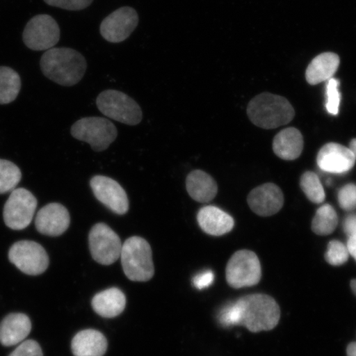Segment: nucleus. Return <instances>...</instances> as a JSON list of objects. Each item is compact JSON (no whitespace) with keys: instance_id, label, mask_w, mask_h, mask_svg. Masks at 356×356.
<instances>
[{"instance_id":"obj_8","label":"nucleus","mask_w":356,"mask_h":356,"mask_svg":"<svg viewBox=\"0 0 356 356\" xmlns=\"http://www.w3.org/2000/svg\"><path fill=\"white\" fill-rule=\"evenodd\" d=\"M59 24L51 15H39L26 24L22 40L25 46L33 51H48L59 42Z\"/></svg>"},{"instance_id":"obj_10","label":"nucleus","mask_w":356,"mask_h":356,"mask_svg":"<svg viewBox=\"0 0 356 356\" xmlns=\"http://www.w3.org/2000/svg\"><path fill=\"white\" fill-rule=\"evenodd\" d=\"M38 200L29 191L17 188L12 191L3 209L6 225L13 230H22L32 222Z\"/></svg>"},{"instance_id":"obj_13","label":"nucleus","mask_w":356,"mask_h":356,"mask_svg":"<svg viewBox=\"0 0 356 356\" xmlns=\"http://www.w3.org/2000/svg\"><path fill=\"white\" fill-rule=\"evenodd\" d=\"M90 186L95 197L110 211L120 216L128 212L130 203L127 194L117 181L97 175L92 177Z\"/></svg>"},{"instance_id":"obj_38","label":"nucleus","mask_w":356,"mask_h":356,"mask_svg":"<svg viewBox=\"0 0 356 356\" xmlns=\"http://www.w3.org/2000/svg\"><path fill=\"white\" fill-rule=\"evenodd\" d=\"M349 149L354 154L355 159L356 160V138L350 142Z\"/></svg>"},{"instance_id":"obj_5","label":"nucleus","mask_w":356,"mask_h":356,"mask_svg":"<svg viewBox=\"0 0 356 356\" xmlns=\"http://www.w3.org/2000/svg\"><path fill=\"white\" fill-rule=\"evenodd\" d=\"M96 104L106 117L129 126H136L143 118L139 104L121 91L108 89L102 92L97 97Z\"/></svg>"},{"instance_id":"obj_1","label":"nucleus","mask_w":356,"mask_h":356,"mask_svg":"<svg viewBox=\"0 0 356 356\" xmlns=\"http://www.w3.org/2000/svg\"><path fill=\"white\" fill-rule=\"evenodd\" d=\"M43 74L61 86H76L87 70V61L74 49L53 47L44 53L40 60Z\"/></svg>"},{"instance_id":"obj_23","label":"nucleus","mask_w":356,"mask_h":356,"mask_svg":"<svg viewBox=\"0 0 356 356\" xmlns=\"http://www.w3.org/2000/svg\"><path fill=\"white\" fill-rule=\"evenodd\" d=\"M304 149V138L296 128H286L279 132L273 140V151L279 158L295 160L300 157Z\"/></svg>"},{"instance_id":"obj_29","label":"nucleus","mask_w":356,"mask_h":356,"mask_svg":"<svg viewBox=\"0 0 356 356\" xmlns=\"http://www.w3.org/2000/svg\"><path fill=\"white\" fill-rule=\"evenodd\" d=\"M350 253L345 244L337 240H332L328 243L325 259L332 266H341L348 261Z\"/></svg>"},{"instance_id":"obj_14","label":"nucleus","mask_w":356,"mask_h":356,"mask_svg":"<svg viewBox=\"0 0 356 356\" xmlns=\"http://www.w3.org/2000/svg\"><path fill=\"white\" fill-rule=\"evenodd\" d=\"M70 225V213L59 203H51L42 207L35 220L38 232L51 237L63 234L69 229Z\"/></svg>"},{"instance_id":"obj_12","label":"nucleus","mask_w":356,"mask_h":356,"mask_svg":"<svg viewBox=\"0 0 356 356\" xmlns=\"http://www.w3.org/2000/svg\"><path fill=\"white\" fill-rule=\"evenodd\" d=\"M139 24V15L135 8H118L101 22L100 33L106 42L120 43L130 37Z\"/></svg>"},{"instance_id":"obj_31","label":"nucleus","mask_w":356,"mask_h":356,"mask_svg":"<svg viewBox=\"0 0 356 356\" xmlns=\"http://www.w3.org/2000/svg\"><path fill=\"white\" fill-rule=\"evenodd\" d=\"M338 202L340 207L346 211H351L356 208V185L350 184L342 188L338 193Z\"/></svg>"},{"instance_id":"obj_3","label":"nucleus","mask_w":356,"mask_h":356,"mask_svg":"<svg viewBox=\"0 0 356 356\" xmlns=\"http://www.w3.org/2000/svg\"><path fill=\"white\" fill-rule=\"evenodd\" d=\"M243 312L242 326L252 332L269 331L279 323L277 302L268 296L255 293L238 300Z\"/></svg>"},{"instance_id":"obj_7","label":"nucleus","mask_w":356,"mask_h":356,"mask_svg":"<svg viewBox=\"0 0 356 356\" xmlns=\"http://www.w3.org/2000/svg\"><path fill=\"white\" fill-rule=\"evenodd\" d=\"M261 277L260 261L252 251L236 252L227 264V282L234 289L255 286L259 283Z\"/></svg>"},{"instance_id":"obj_36","label":"nucleus","mask_w":356,"mask_h":356,"mask_svg":"<svg viewBox=\"0 0 356 356\" xmlns=\"http://www.w3.org/2000/svg\"><path fill=\"white\" fill-rule=\"evenodd\" d=\"M346 247L348 248L350 255L353 256L356 261V235L348 238Z\"/></svg>"},{"instance_id":"obj_9","label":"nucleus","mask_w":356,"mask_h":356,"mask_svg":"<svg viewBox=\"0 0 356 356\" xmlns=\"http://www.w3.org/2000/svg\"><path fill=\"white\" fill-rule=\"evenodd\" d=\"M88 243L92 257L97 264L109 266L121 257V238L104 222L92 227L88 234Z\"/></svg>"},{"instance_id":"obj_4","label":"nucleus","mask_w":356,"mask_h":356,"mask_svg":"<svg viewBox=\"0 0 356 356\" xmlns=\"http://www.w3.org/2000/svg\"><path fill=\"white\" fill-rule=\"evenodd\" d=\"M152 257V249L145 238H129L122 244L120 257L124 275L132 282H149L154 275Z\"/></svg>"},{"instance_id":"obj_20","label":"nucleus","mask_w":356,"mask_h":356,"mask_svg":"<svg viewBox=\"0 0 356 356\" xmlns=\"http://www.w3.org/2000/svg\"><path fill=\"white\" fill-rule=\"evenodd\" d=\"M340 65V57L336 53L324 52L316 56L306 70L305 78L310 86H317L334 76Z\"/></svg>"},{"instance_id":"obj_17","label":"nucleus","mask_w":356,"mask_h":356,"mask_svg":"<svg viewBox=\"0 0 356 356\" xmlns=\"http://www.w3.org/2000/svg\"><path fill=\"white\" fill-rule=\"evenodd\" d=\"M197 221L203 232L212 236H222L230 232L234 226V220L229 213L220 208L207 206L198 212Z\"/></svg>"},{"instance_id":"obj_30","label":"nucleus","mask_w":356,"mask_h":356,"mask_svg":"<svg viewBox=\"0 0 356 356\" xmlns=\"http://www.w3.org/2000/svg\"><path fill=\"white\" fill-rule=\"evenodd\" d=\"M339 81L336 79H330L328 80L327 86V104L326 108L329 113L337 115L339 111L341 102V93L338 90L339 87Z\"/></svg>"},{"instance_id":"obj_35","label":"nucleus","mask_w":356,"mask_h":356,"mask_svg":"<svg viewBox=\"0 0 356 356\" xmlns=\"http://www.w3.org/2000/svg\"><path fill=\"white\" fill-rule=\"evenodd\" d=\"M343 229L348 238L356 235V215H351L346 217L344 221Z\"/></svg>"},{"instance_id":"obj_6","label":"nucleus","mask_w":356,"mask_h":356,"mask_svg":"<svg viewBox=\"0 0 356 356\" xmlns=\"http://www.w3.org/2000/svg\"><path fill=\"white\" fill-rule=\"evenodd\" d=\"M118 129L109 120L91 117L79 120L71 127V135L90 145L95 152L108 148L118 137Z\"/></svg>"},{"instance_id":"obj_21","label":"nucleus","mask_w":356,"mask_h":356,"mask_svg":"<svg viewBox=\"0 0 356 356\" xmlns=\"http://www.w3.org/2000/svg\"><path fill=\"white\" fill-rule=\"evenodd\" d=\"M127 305V298L118 288L105 289L93 297L92 307L104 318H115L122 313Z\"/></svg>"},{"instance_id":"obj_26","label":"nucleus","mask_w":356,"mask_h":356,"mask_svg":"<svg viewBox=\"0 0 356 356\" xmlns=\"http://www.w3.org/2000/svg\"><path fill=\"white\" fill-rule=\"evenodd\" d=\"M21 178L19 167L8 160L0 159V194L15 190Z\"/></svg>"},{"instance_id":"obj_28","label":"nucleus","mask_w":356,"mask_h":356,"mask_svg":"<svg viewBox=\"0 0 356 356\" xmlns=\"http://www.w3.org/2000/svg\"><path fill=\"white\" fill-rule=\"evenodd\" d=\"M218 318L220 323L226 327L236 326V325L242 326L243 312L239 301L225 305L220 310Z\"/></svg>"},{"instance_id":"obj_27","label":"nucleus","mask_w":356,"mask_h":356,"mask_svg":"<svg viewBox=\"0 0 356 356\" xmlns=\"http://www.w3.org/2000/svg\"><path fill=\"white\" fill-rule=\"evenodd\" d=\"M300 186L306 197L314 204H321L325 200V191L321 181L316 173L306 172L302 175Z\"/></svg>"},{"instance_id":"obj_22","label":"nucleus","mask_w":356,"mask_h":356,"mask_svg":"<svg viewBox=\"0 0 356 356\" xmlns=\"http://www.w3.org/2000/svg\"><path fill=\"white\" fill-rule=\"evenodd\" d=\"M186 191L200 203H208L216 197L218 186L213 178L202 170L191 172L186 180Z\"/></svg>"},{"instance_id":"obj_2","label":"nucleus","mask_w":356,"mask_h":356,"mask_svg":"<svg viewBox=\"0 0 356 356\" xmlns=\"http://www.w3.org/2000/svg\"><path fill=\"white\" fill-rule=\"evenodd\" d=\"M247 113L255 126L266 130L284 126L295 118L296 111L286 97L264 92L249 102Z\"/></svg>"},{"instance_id":"obj_32","label":"nucleus","mask_w":356,"mask_h":356,"mask_svg":"<svg viewBox=\"0 0 356 356\" xmlns=\"http://www.w3.org/2000/svg\"><path fill=\"white\" fill-rule=\"evenodd\" d=\"M95 0H44V2L51 7L62 8L69 11H80L86 10L91 6Z\"/></svg>"},{"instance_id":"obj_19","label":"nucleus","mask_w":356,"mask_h":356,"mask_svg":"<svg viewBox=\"0 0 356 356\" xmlns=\"http://www.w3.org/2000/svg\"><path fill=\"white\" fill-rule=\"evenodd\" d=\"M71 348L74 356H104L108 350V341L102 332L87 329L74 336Z\"/></svg>"},{"instance_id":"obj_16","label":"nucleus","mask_w":356,"mask_h":356,"mask_svg":"<svg viewBox=\"0 0 356 356\" xmlns=\"http://www.w3.org/2000/svg\"><path fill=\"white\" fill-rule=\"evenodd\" d=\"M318 165L324 172L341 175L355 165V156L349 148L337 143L325 145L319 150Z\"/></svg>"},{"instance_id":"obj_11","label":"nucleus","mask_w":356,"mask_h":356,"mask_svg":"<svg viewBox=\"0 0 356 356\" xmlns=\"http://www.w3.org/2000/svg\"><path fill=\"white\" fill-rule=\"evenodd\" d=\"M8 258L22 273L30 275L42 274L50 262L42 245L33 241H20L13 244L8 252Z\"/></svg>"},{"instance_id":"obj_25","label":"nucleus","mask_w":356,"mask_h":356,"mask_svg":"<svg viewBox=\"0 0 356 356\" xmlns=\"http://www.w3.org/2000/svg\"><path fill=\"white\" fill-rule=\"evenodd\" d=\"M338 224L337 213L331 204H323L315 213L312 221V230L318 235H329L334 232Z\"/></svg>"},{"instance_id":"obj_18","label":"nucleus","mask_w":356,"mask_h":356,"mask_svg":"<svg viewBox=\"0 0 356 356\" xmlns=\"http://www.w3.org/2000/svg\"><path fill=\"white\" fill-rule=\"evenodd\" d=\"M32 330V323L24 314H11L0 323V343L12 346L21 343Z\"/></svg>"},{"instance_id":"obj_34","label":"nucleus","mask_w":356,"mask_h":356,"mask_svg":"<svg viewBox=\"0 0 356 356\" xmlns=\"http://www.w3.org/2000/svg\"><path fill=\"white\" fill-rule=\"evenodd\" d=\"M213 279H215V275L211 270L204 271V273L195 275L193 279V284L195 288L202 291V289L211 286Z\"/></svg>"},{"instance_id":"obj_33","label":"nucleus","mask_w":356,"mask_h":356,"mask_svg":"<svg viewBox=\"0 0 356 356\" xmlns=\"http://www.w3.org/2000/svg\"><path fill=\"white\" fill-rule=\"evenodd\" d=\"M10 356H43V353L37 341L29 340L22 342Z\"/></svg>"},{"instance_id":"obj_39","label":"nucleus","mask_w":356,"mask_h":356,"mask_svg":"<svg viewBox=\"0 0 356 356\" xmlns=\"http://www.w3.org/2000/svg\"><path fill=\"white\" fill-rule=\"evenodd\" d=\"M350 287H351V289H353V291L355 295L356 296V280H351Z\"/></svg>"},{"instance_id":"obj_15","label":"nucleus","mask_w":356,"mask_h":356,"mask_svg":"<svg viewBox=\"0 0 356 356\" xmlns=\"http://www.w3.org/2000/svg\"><path fill=\"white\" fill-rule=\"evenodd\" d=\"M251 210L264 217L278 213L284 204V195L278 186L266 184L253 189L248 197Z\"/></svg>"},{"instance_id":"obj_24","label":"nucleus","mask_w":356,"mask_h":356,"mask_svg":"<svg viewBox=\"0 0 356 356\" xmlns=\"http://www.w3.org/2000/svg\"><path fill=\"white\" fill-rule=\"evenodd\" d=\"M19 73L8 66H0V105L15 101L21 90Z\"/></svg>"},{"instance_id":"obj_37","label":"nucleus","mask_w":356,"mask_h":356,"mask_svg":"<svg viewBox=\"0 0 356 356\" xmlns=\"http://www.w3.org/2000/svg\"><path fill=\"white\" fill-rule=\"evenodd\" d=\"M346 353L347 356H356V342H351L347 346Z\"/></svg>"}]
</instances>
